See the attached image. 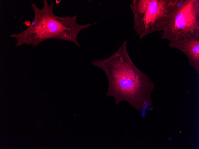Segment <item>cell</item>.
<instances>
[{
	"label": "cell",
	"mask_w": 199,
	"mask_h": 149,
	"mask_svg": "<svg viewBox=\"0 0 199 149\" xmlns=\"http://www.w3.org/2000/svg\"><path fill=\"white\" fill-rule=\"evenodd\" d=\"M42 9L39 8L36 4H31L35 13L32 23L26 30L19 34L10 35L17 39L19 46L26 43L36 45L49 39L64 40L73 42L80 47L77 38L79 33L92 25L78 24L77 15L64 17L55 15L53 12L54 2L49 5L43 1Z\"/></svg>",
	"instance_id": "cell-1"
},
{
	"label": "cell",
	"mask_w": 199,
	"mask_h": 149,
	"mask_svg": "<svg viewBox=\"0 0 199 149\" xmlns=\"http://www.w3.org/2000/svg\"><path fill=\"white\" fill-rule=\"evenodd\" d=\"M179 0H133L129 6L133 17V29L142 39L161 32Z\"/></svg>",
	"instance_id": "cell-2"
},
{
	"label": "cell",
	"mask_w": 199,
	"mask_h": 149,
	"mask_svg": "<svg viewBox=\"0 0 199 149\" xmlns=\"http://www.w3.org/2000/svg\"><path fill=\"white\" fill-rule=\"evenodd\" d=\"M161 31V39L170 43L199 37V0H179Z\"/></svg>",
	"instance_id": "cell-3"
},
{
	"label": "cell",
	"mask_w": 199,
	"mask_h": 149,
	"mask_svg": "<svg viewBox=\"0 0 199 149\" xmlns=\"http://www.w3.org/2000/svg\"><path fill=\"white\" fill-rule=\"evenodd\" d=\"M170 47L179 49L187 56L189 65L199 74V37L184 38L169 44Z\"/></svg>",
	"instance_id": "cell-4"
}]
</instances>
